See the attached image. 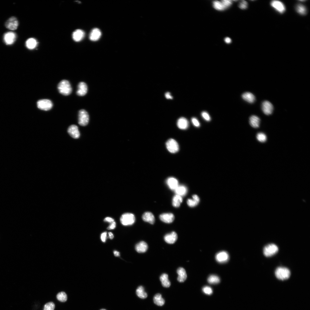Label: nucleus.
Returning a JSON list of instances; mask_svg holds the SVG:
<instances>
[{
	"mask_svg": "<svg viewBox=\"0 0 310 310\" xmlns=\"http://www.w3.org/2000/svg\"><path fill=\"white\" fill-rule=\"evenodd\" d=\"M59 93L65 96H67L71 93L72 89L69 82L66 80H61L57 87Z\"/></svg>",
	"mask_w": 310,
	"mask_h": 310,
	"instance_id": "1",
	"label": "nucleus"
},
{
	"mask_svg": "<svg viewBox=\"0 0 310 310\" xmlns=\"http://www.w3.org/2000/svg\"><path fill=\"white\" fill-rule=\"evenodd\" d=\"M275 274L276 277L278 279L282 280L287 279L290 275V271L289 269L282 267L277 268L275 270Z\"/></svg>",
	"mask_w": 310,
	"mask_h": 310,
	"instance_id": "2",
	"label": "nucleus"
},
{
	"mask_svg": "<svg viewBox=\"0 0 310 310\" xmlns=\"http://www.w3.org/2000/svg\"><path fill=\"white\" fill-rule=\"evenodd\" d=\"M120 220L121 223L123 225H131L135 222V217L134 215L132 213H125L121 216Z\"/></svg>",
	"mask_w": 310,
	"mask_h": 310,
	"instance_id": "3",
	"label": "nucleus"
},
{
	"mask_svg": "<svg viewBox=\"0 0 310 310\" xmlns=\"http://www.w3.org/2000/svg\"><path fill=\"white\" fill-rule=\"evenodd\" d=\"M278 249L277 246L274 244H270L265 246L263 250L264 255L267 257L272 256L276 253Z\"/></svg>",
	"mask_w": 310,
	"mask_h": 310,
	"instance_id": "4",
	"label": "nucleus"
},
{
	"mask_svg": "<svg viewBox=\"0 0 310 310\" xmlns=\"http://www.w3.org/2000/svg\"><path fill=\"white\" fill-rule=\"evenodd\" d=\"M89 121V116L87 112L84 109H81L79 112L78 123L82 126L87 125Z\"/></svg>",
	"mask_w": 310,
	"mask_h": 310,
	"instance_id": "5",
	"label": "nucleus"
},
{
	"mask_svg": "<svg viewBox=\"0 0 310 310\" xmlns=\"http://www.w3.org/2000/svg\"><path fill=\"white\" fill-rule=\"evenodd\" d=\"M37 106L38 108L40 110L47 111L52 108L53 104L51 100L43 99L39 100L37 101Z\"/></svg>",
	"mask_w": 310,
	"mask_h": 310,
	"instance_id": "6",
	"label": "nucleus"
},
{
	"mask_svg": "<svg viewBox=\"0 0 310 310\" xmlns=\"http://www.w3.org/2000/svg\"><path fill=\"white\" fill-rule=\"evenodd\" d=\"M166 146L168 150L171 153H175L179 150L178 143L173 139H170L168 140L166 143Z\"/></svg>",
	"mask_w": 310,
	"mask_h": 310,
	"instance_id": "7",
	"label": "nucleus"
},
{
	"mask_svg": "<svg viewBox=\"0 0 310 310\" xmlns=\"http://www.w3.org/2000/svg\"><path fill=\"white\" fill-rule=\"evenodd\" d=\"M5 25L7 29L10 30H14L18 28V22L16 18L12 17L6 21Z\"/></svg>",
	"mask_w": 310,
	"mask_h": 310,
	"instance_id": "8",
	"label": "nucleus"
},
{
	"mask_svg": "<svg viewBox=\"0 0 310 310\" xmlns=\"http://www.w3.org/2000/svg\"><path fill=\"white\" fill-rule=\"evenodd\" d=\"M16 39V34L13 32H9L5 33L3 36V39L5 43L7 45L13 44Z\"/></svg>",
	"mask_w": 310,
	"mask_h": 310,
	"instance_id": "9",
	"label": "nucleus"
},
{
	"mask_svg": "<svg viewBox=\"0 0 310 310\" xmlns=\"http://www.w3.org/2000/svg\"><path fill=\"white\" fill-rule=\"evenodd\" d=\"M270 5L273 8L280 13H284L285 11L284 5L282 2L280 1H272L271 2Z\"/></svg>",
	"mask_w": 310,
	"mask_h": 310,
	"instance_id": "10",
	"label": "nucleus"
},
{
	"mask_svg": "<svg viewBox=\"0 0 310 310\" xmlns=\"http://www.w3.org/2000/svg\"><path fill=\"white\" fill-rule=\"evenodd\" d=\"M215 258L218 262L222 263L227 262L229 259L228 253L226 251H222L216 254Z\"/></svg>",
	"mask_w": 310,
	"mask_h": 310,
	"instance_id": "11",
	"label": "nucleus"
},
{
	"mask_svg": "<svg viewBox=\"0 0 310 310\" xmlns=\"http://www.w3.org/2000/svg\"><path fill=\"white\" fill-rule=\"evenodd\" d=\"M69 134L73 138L77 139L79 137L80 134L78 126L75 125L70 126L67 129Z\"/></svg>",
	"mask_w": 310,
	"mask_h": 310,
	"instance_id": "12",
	"label": "nucleus"
},
{
	"mask_svg": "<svg viewBox=\"0 0 310 310\" xmlns=\"http://www.w3.org/2000/svg\"><path fill=\"white\" fill-rule=\"evenodd\" d=\"M262 109L265 114L269 115L272 113L273 110V107L272 104L270 102L265 101L262 103Z\"/></svg>",
	"mask_w": 310,
	"mask_h": 310,
	"instance_id": "13",
	"label": "nucleus"
},
{
	"mask_svg": "<svg viewBox=\"0 0 310 310\" xmlns=\"http://www.w3.org/2000/svg\"><path fill=\"white\" fill-rule=\"evenodd\" d=\"M177 238V233L174 231H172L170 233L166 234L164 237V239L167 243L172 244L176 241Z\"/></svg>",
	"mask_w": 310,
	"mask_h": 310,
	"instance_id": "14",
	"label": "nucleus"
},
{
	"mask_svg": "<svg viewBox=\"0 0 310 310\" xmlns=\"http://www.w3.org/2000/svg\"><path fill=\"white\" fill-rule=\"evenodd\" d=\"M159 218L162 222L166 223H170L174 221L175 217L172 213H164L160 214Z\"/></svg>",
	"mask_w": 310,
	"mask_h": 310,
	"instance_id": "15",
	"label": "nucleus"
},
{
	"mask_svg": "<svg viewBox=\"0 0 310 310\" xmlns=\"http://www.w3.org/2000/svg\"><path fill=\"white\" fill-rule=\"evenodd\" d=\"M87 91L88 87L86 84L83 82H80L78 85L77 94L79 96H83L86 94Z\"/></svg>",
	"mask_w": 310,
	"mask_h": 310,
	"instance_id": "16",
	"label": "nucleus"
},
{
	"mask_svg": "<svg viewBox=\"0 0 310 310\" xmlns=\"http://www.w3.org/2000/svg\"><path fill=\"white\" fill-rule=\"evenodd\" d=\"M84 32L82 30L77 29L73 32L72 37L74 41L76 42H79L83 39L84 37Z\"/></svg>",
	"mask_w": 310,
	"mask_h": 310,
	"instance_id": "17",
	"label": "nucleus"
},
{
	"mask_svg": "<svg viewBox=\"0 0 310 310\" xmlns=\"http://www.w3.org/2000/svg\"><path fill=\"white\" fill-rule=\"evenodd\" d=\"M178 274V281L180 282H184L187 278V275L185 269L182 267L179 268L177 270Z\"/></svg>",
	"mask_w": 310,
	"mask_h": 310,
	"instance_id": "18",
	"label": "nucleus"
},
{
	"mask_svg": "<svg viewBox=\"0 0 310 310\" xmlns=\"http://www.w3.org/2000/svg\"><path fill=\"white\" fill-rule=\"evenodd\" d=\"M147 243L144 241H141L137 243L135 246L136 251L139 253H143L146 252L148 249Z\"/></svg>",
	"mask_w": 310,
	"mask_h": 310,
	"instance_id": "19",
	"label": "nucleus"
},
{
	"mask_svg": "<svg viewBox=\"0 0 310 310\" xmlns=\"http://www.w3.org/2000/svg\"><path fill=\"white\" fill-rule=\"evenodd\" d=\"M166 183L169 187L171 190H175L179 185L177 179L173 177H170L166 181Z\"/></svg>",
	"mask_w": 310,
	"mask_h": 310,
	"instance_id": "20",
	"label": "nucleus"
},
{
	"mask_svg": "<svg viewBox=\"0 0 310 310\" xmlns=\"http://www.w3.org/2000/svg\"><path fill=\"white\" fill-rule=\"evenodd\" d=\"M142 218L144 221L147 222L151 224H154L155 221L154 216L152 213L150 212H145L142 215Z\"/></svg>",
	"mask_w": 310,
	"mask_h": 310,
	"instance_id": "21",
	"label": "nucleus"
},
{
	"mask_svg": "<svg viewBox=\"0 0 310 310\" xmlns=\"http://www.w3.org/2000/svg\"><path fill=\"white\" fill-rule=\"evenodd\" d=\"M101 32L100 30L97 28H95L92 30L90 33L89 38L92 41L98 40L100 37Z\"/></svg>",
	"mask_w": 310,
	"mask_h": 310,
	"instance_id": "22",
	"label": "nucleus"
},
{
	"mask_svg": "<svg viewBox=\"0 0 310 310\" xmlns=\"http://www.w3.org/2000/svg\"><path fill=\"white\" fill-rule=\"evenodd\" d=\"M177 124L178 127L182 129H186L189 126V122L188 120L183 117H181L178 120Z\"/></svg>",
	"mask_w": 310,
	"mask_h": 310,
	"instance_id": "23",
	"label": "nucleus"
},
{
	"mask_svg": "<svg viewBox=\"0 0 310 310\" xmlns=\"http://www.w3.org/2000/svg\"><path fill=\"white\" fill-rule=\"evenodd\" d=\"M260 122L259 118L257 116L253 115L251 116L249 119L250 125L252 127L257 128L259 127Z\"/></svg>",
	"mask_w": 310,
	"mask_h": 310,
	"instance_id": "24",
	"label": "nucleus"
},
{
	"mask_svg": "<svg viewBox=\"0 0 310 310\" xmlns=\"http://www.w3.org/2000/svg\"><path fill=\"white\" fill-rule=\"evenodd\" d=\"M160 280L163 287L168 288L170 286V282L168 279V275L166 274H162L160 277Z\"/></svg>",
	"mask_w": 310,
	"mask_h": 310,
	"instance_id": "25",
	"label": "nucleus"
},
{
	"mask_svg": "<svg viewBox=\"0 0 310 310\" xmlns=\"http://www.w3.org/2000/svg\"><path fill=\"white\" fill-rule=\"evenodd\" d=\"M242 96L244 100L250 103L253 102L255 100L254 96L250 92L244 93L242 94Z\"/></svg>",
	"mask_w": 310,
	"mask_h": 310,
	"instance_id": "26",
	"label": "nucleus"
},
{
	"mask_svg": "<svg viewBox=\"0 0 310 310\" xmlns=\"http://www.w3.org/2000/svg\"><path fill=\"white\" fill-rule=\"evenodd\" d=\"M174 190L176 195L181 197L185 195L187 192V187L183 185H179Z\"/></svg>",
	"mask_w": 310,
	"mask_h": 310,
	"instance_id": "27",
	"label": "nucleus"
},
{
	"mask_svg": "<svg viewBox=\"0 0 310 310\" xmlns=\"http://www.w3.org/2000/svg\"><path fill=\"white\" fill-rule=\"evenodd\" d=\"M37 42L34 38H30L28 39L26 41V47L29 49H33L37 46Z\"/></svg>",
	"mask_w": 310,
	"mask_h": 310,
	"instance_id": "28",
	"label": "nucleus"
},
{
	"mask_svg": "<svg viewBox=\"0 0 310 310\" xmlns=\"http://www.w3.org/2000/svg\"><path fill=\"white\" fill-rule=\"evenodd\" d=\"M153 300L154 303L158 306H162L165 303L164 300L162 298L161 295L159 293L157 294L154 295Z\"/></svg>",
	"mask_w": 310,
	"mask_h": 310,
	"instance_id": "29",
	"label": "nucleus"
},
{
	"mask_svg": "<svg viewBox=\"0 0 310 310\" xmlns=\"http://www.w3.org/2000/svg\"><path fill=\"white\" fill-rule=\"evenodd\" d=\"M136 293L137 295L139 298L144 299L147 297V293L145 292L144 289L142 286H140L136 289Z\"/></svg>",
	"mask_w": 310,
	"mask_h": 310,
	"instance_id": "30",
	"label": "nucleus"
},
{
	"mask_svg": "<svg viewBox=\"0 0 310 310\" xmlns=\"http://www.w3.org/2000/svg\"><path fill=\"white\" fill-rule=\"evenodd\" d=\"M183 201L181 196L176 195L173 198L172 204L173 206L175 207H179Z\"/></svg>",
	"mask_w": 310,
	"mask_h": 310,
	"instance_id": "31",
	"label": "nucleus"
},
{
	"mask_svg": "<svg viewBox=\"0 0 310 310\" xmlns=\"http://www.w3.org/2000/svg\"><path fill=\"white\" fill-rule=\"evenodd\" d=\"M220 280L219 277L215 275H210L208 278V282L212 284H218L220 282Z\"/></svg>",
	"mask_w": 310,
	"mask_h": 310,
	"instance_id": "32",
	"label": "nucleus"
},
{
	"mask_svg": "<svg viewBox=\"0 0 310 310\" xmlns=\"http://www.w3.org/2000/svg\"><path fill=\"white\" fill-rule=\"evenodd\" d=\"M297 11L301 15H305L307 13V10L306 7L301 4L297 5L296 8Z\"/></svg>",
	"mask_w": 310,
	"mask_h": 310,
	"instance_id": "33",
	"label": "nucleus"
},
{
	"mask_svg": "<svg viewBox=\"0 0 310 310\" xmlns=\"http://www.w3.org/2000/svg\"><path fill=\"white\" fill-rule=\"evenodd\" d=\"M56 297L57 300L61 302H65L67 300V295L64 292H61L58 293Z\"/></svg>",
	"mask_w": 310,
	"mask_h": 310,
	"instance_id": "34",
	"label": "nucleus"
},
{
	"mask_svg": "<svg viewBox=\"0 0 310 310\" xmlns=\"http://www.w3.org/2000/svg\"><path fill=\"white\" fill-rule=\"evenodd\" d=\"M213 3V7L216 10L222 11L225 9L221 1H216Z\"/></svg>",
	"mask_w": 310,
	"mask_h": 310,
	"instance_id": "35",
	"label": "nucleus"
},
{
	"mask_svg": "<svg viewBox=\"0 0 310 310\" xmlns=\"http://www.w3.org/2000/svg\"><path fill=\"white\" fill-rule=\"evenodd\" d=\"M256 138L258 141L261 142H265L267 139L266 135L261 132L258 133L257 134Z\"/></svg>",
	"mask_w": 310,
	"mask_h": 310,
	"instance_id": "36",
	"label": "nucleus"
},
{
	"mask_svg": "<svg viewBox=\"0 0 310 310\" xmlns=\"http://www.w3.org/2000/svg\"><path fill=\"white\" fill-rule=\"evenodd\" d=\"M55 305L52 302L47 303L44 305L43 310H54Z\"/></svg>",
	"mask_w": 310,
	"mask_h": 310,
	"instance_id": "37",
	"label": "nucleus"
},
{
	"mask_svg": "<svg viewBox=\"0 0 310 310\" xmlns=\"http://www.w3.org/2000/svg\"><path fill=\"white\" fill-rule=\"evenodd\" d=\"M203 292L206 294L210 295L213 292L212 288L210 286H204L202 289Z\"/></svg>",
	"mask_w": 310,
	"mask_h": 310,
	"instance_id": "38",
	"label": "nucleus"
},
{
	"mask_svg": "<svg viewBox=\"0 0 310 310\" xmlns=\"http://www.w3.org/2000/svg\"><path fill=\"white\" fill-rule=\"evenodd\" d=\"M221 2L225 9L229 7L232 4V1L230 0H222Z\"/></svg>",
	"mask_w": 310,
	"mask_h": 310,
	"instance_id": "39",
	"label": "nucleus"
},
{
	"mask_svg": "<svg viewBox=\"0 0 310 310\" xmlns=\"http://www.w3.org/2000/svg\"><path fill=\"white\" fill-rule=\"evenodd\" d=\"M187 203L189 206L193 207L196 206L198 203L193 199H189L187 201Z\"/></svg>",
	"mask_w": 310,
	"mask_h": 310,
	"instance_id": "40",
	"label": "nucleus"
},
{
	"mask_svg": "<svg viewBox=\"0 0 310 310\" xmlns=\"http://www.w3.org/2000/svg\"><path fill=\"white\" fill-rule=\"evenodd\" d=\"M239 8L241 9H245L247 7L248 3L246 1L242 0L239 3Z\"/></svg>",
	"mask_w": 310,
	"mask_h": 310,
	"instance_id": "41",
	"label": "nucleus"
},
{
	"mask_svg": "<svg viewBox=\"0 0 310 310\" xmlns=\"http://www.w3.org/2000/svg\"><path fill=\"white\" fill-rule=\"evenodd\" d=\"M201 115L203 118L206 121H209L210 120V117L207 112L205 111L202 112Z\"/></svg>",
	"mask_w": 310,
	"mask_h": 310,
	"instance_id": "42",
	"label": "nucleus"
},
{
	"mask_svg": "<svg viewBox=\"0 0 310 310\" xmlns=\"http://www.w3.org/2000/svg\"><path fill=\"white\" fill-rule=\"evenodd\" d=\"M191 121L195 126L198 127L200 126V123L198 120L196 118L193 117L191 119Z\"/></svg>",
	"mask_w": 310,
	"mask_h": 310,
	"instance_id": "43",
	"label": "nucleus"
},
{
	"mask_svg": "<svg viewBox=\"0 0 310 310\" xmlns=\"http://www.w3.org/2000/svg\"><path fill=\"white\" fill-rule=\"evenodd\" d=\"M107 237V232H106L102 233L101 235V241L103 242L106 241Z\"/></svg>",
	"mask_w": 310,
	"mask_h": 310,
	"instance_id": "44",
	"label": "nucleus"
},
{
	"mask_svg": "<svg viewBox=\"0 0 310 310\" xmlns=\"http://www.w3.org/2000/svg\"><path fill=\"white\" fill-rule=\"evenodd\" d=\"M116 223L115 222H113L111 223L110 225L108 227L107 229L108 230L113 229L116 227Z\"/></svg>",
	"mask_w": 310,
	"mask_h": 310,
	"instance_id": "45",
	"label": "nucleus"
},
{
	"mask_svg": "<svg viewBox=\"0 0 310 310\" xmlns=\"http://www.w3.org/2000/svg\"><path fill=\"white\" fill-rule=\"evenodd\" d=\"M104 220L105 222H108L111 223L114 221V219L110 217H106L105 218Z\"/></svg>",
	"mask_w": 310,
	"mask_h": 310,
	"instance_id": "46",
	"label": "nucleus"
},
{
	"mask_svg": "<svg viewBox=\"0 0 310 310\" xmlns=\"http://www.w3.org/2000/svg\"><path fill=\"white\" fill-rule=\"evenodd\" d=\"M193 199L195 200L198 203H199V199L198 196L196 195H194L192 196Z\"/></svg>",
	"mask_w": 310,
	"mask_h": 310,
	"instance_id": "47",
	"label": "nucleus"
},
{
	"mask_svg": "<svg viewBox=\"0 0 310 310\" xmlns=\"http://www.w3.org/2000/svg\"><path fill=\"white\" fill-rule=\"evenodd\" d=\"M166 98L167 99H172L173 98L169 92H166L165 94Z\"/></svg>",
	"mask_w": 310,
	"mask_h": 310,
	"instance_id": "48",
	"label": "nucleus"
},
{
	"mask_svg": "<svg viewBox=\"0 0 310 310\" xmlns=\"http://www.w3.org/2000/svg\"><path fill=\"white\" fill-rule=\"evenodd\" d=\"M224 41H225V42L226 43H227V44H229L231 42V39L230 38H229V37H226L225 38Z\"/></svg>",
	"mask_w": 310,
	"mask_h": 310,
	"instance_id": "49",
	"label": "nucleus"
},
{
	"mask_svg": "<svg viewBox=\"0 0 310 310\" xmlns=\"http://www.w3.org/2000/svg\"><path fill=\"white\" fill-rule=\"evenodd\" d=\"M113 253L115 256L116 257H118L120 256L119 252L117 251H113Z\"/></svg>",
	"mask_w": 310,
	"mask_h": 310,
	"instance_id": "50",
	"label": "nucleus"
},
{
	"mask_svg": "<svg viewBox=\"0 0 310 310\" xmlns=\"http://www.w3.org/2000/svg\"><path fill=\"white\" fill-rule=\"evenodd\" d=\"M108 234L109 238L111 239H113L114 238V235L111 232H109Z\"/></svg>",
	"mask_w": 310,
	"mask_h": 310,
	"instance_id": "51",
	"label": "nucleus"
},
{
	"mask_svg": "<svg viewBox=\"0 0 310 310\" xmlns=\"http://www.w3.org/2000/svg\"><path fill=\"white\" fill-rule=\"evenodd\" d=\"M100 310H106L105 309H100Z\"/></svg>",
	"mask_w": 310,
	"mask_h": 310,
	"instance_id": "52",
	"label": "nucleus"
}]
</instances>
